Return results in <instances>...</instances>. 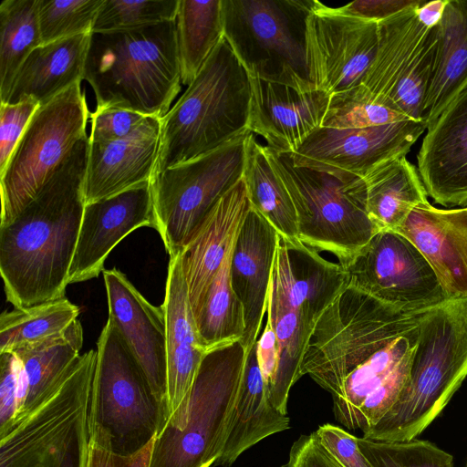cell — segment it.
Returning a JSON list of instances; mask_svg holds the SVG:
<instances>
[{"label":"cell","mask_w":467,"mask_h":467,"mask_svg":"<svg viewBox=\"0 0 467 467\" xmlns=\"http://www.w3.org/2000/svg\"><path fill=\"white\" fill-rule=\"evenodd\" d=\"M87 135L36 196L0 225V273L6 299L28 307L65 297L86 205Z\"/></svg>","instance_id":"cell-1"},{"label":"cell","mask_w":467,"mask_h":467,"mask_svg":"<svg viewBox=\"0 0 467 467\" xmlns=\"http://www.w3.org/2000/svg\"><path fill=\"white\" fill-rule=\"evenodd\" d=\"M84 79L93 89L97 108L161 119L182 88L176 20L92 32Z\"/></svg>","instance_id":"cell-2"},{"label":"cell","mask_w":467,"mask_h":467,"mask_svg":"<svg viewBox=\"0 0 467 467\" xmlns=\"http://www.w3.org/2000/svg\"><path fill=\"white\" fill-rule=\"evenodd\" d=\"M467 376V297L422 317L406 382L392 407L363 437L403 441L419 436L443 410Z\"/></svg>","instance_id":"cell-3"},{"label":"cell","mask_w":467,"mask_h":467,"mask_svg":"<svg viewBox=\"0 0 467 467\" xmlns=\"http://www.w3.org/2000/svg\"><path fill=\"white\" fill-rule=\"evenodd\" d=\"M251 96L250 76L223 36L195 78L161 119V144L153 177L247 131Z\"/></svg>","instance_id":"cell-4"},{"label":"cell","mask_w":467,"mask_h":467,"mask_svg":"<svg viewBox=\"0 0 467 467\" xmlns=\"http://www.w3.org/2000/svg\"><path fill=\"white\" fill-rule=\"evenodd\" d=\"M247 351L241 341L208 351L192 386L154 439L150 467H212L225 445Z\"/></svg>","instance_id":"cell-5"},{"label":"cell","mask_w":467,"mask_h":467,"mask_svg":"<svg viewBox=\"0 0 467 467\" xmlns=\"http://www.w3.org/2000/svg\"><path fill=\"white\" fill-rule=\"evenodd\" d=\"M428 310L401 309L348 285L317 322L302 376L336 395L347 376L374 353L400 337L415 335Z\"/></svg>","instance_id":"cell-6"},{"label":"cell","mask_w":467,"mask_h":467,"mask_svg":"<svg viewBox=\"0 0 467 467\" xmlns=\"http://www.w3.org/2000/svg\"><path fill=\"white\" fill-rule=\"evenodd\" d=\"M97 347L88 410V441L111 452L131 455L156 438L168 412L110 318Z\"/></svg>","instance_id":"cell-7"},{"label":"cell","mask_w":467,"mask_h":467,"mask_svg":"<svg viewBox=\"0 0 467 467\" xmlns=\"http://www.w3.org/2000/svg\"><path fill=\"white\" fill-rule=\"evenodd\" d=\"M267 158L293 201L299 240L348 265L378 229L369 219L364 179L294 165L289 153L265 145Z\"/></svg>","instance_id":"cell-8"},{"label":"cell","mask_w":467,"mask_h":467,"mask_svg":"<svg viewBox=\"0 0 467 467\" xmlns=\"http://www.w3.org/2000/svg\"><path fill=\"white\" fill-rule=\"evenodd\" d=\"M314 0H222L223 36L250 77L316 89L306 58V19Z\"/></svg>","instance_id":"cell-9"},{"label":"cell","mask_w":467,"mask_h":467,"mask_svg":"<svg viewBox=\"0 0 467 467\" xmlns=\"http://www.w3.org/2000/svg\"><path fill=\"white\" fill-rule=\"evenodd\" d=\"M97 354H81L59 388L0 436V467H86Z\"/></svg>","instance_id":"cell-10"},{"label":"cell","mask_w":467,"mask_h":467,"mask_svg":"<svg viewBox=\"0 0 467 467\" xmlns=\"http://www.w3.org/2000/svg\"><path fill=\"white\" fill-rule=\"evenodd\" d=\"M90 117L81 81L41 104L0 175V225L13 220L87 136Z\"/></svg>","instance_id":"cell-11"},{"label":"cell","mask_w":467,"mask_h":467,"mask_svg":"<svg viewBox=\"0 0 467 467\" xmlns=\"http://www.w3.org/2000/svg\"><path fill=\"white\" fill-rule=\"evenodd\" d=\"M249 132L152 178L156 230L170 257L184 250L215 203L242 180Z\"/></svg>","instance_id":"cell-12"},{"label":"cell","mask_w":467,"mask_h":467,"mask_svg":"<svg viewBox=\"0 0 467 467\" xmlns=\"http://www.w3.org/2000/svg\"><path fill=\"white\" fill-rule=\"evenodd\" d=\"M342 267L348 285L401 309L427 310L449 299L425 256L394 230L376 233Z\"/></svg>","instance_id":"cell-13"},{"label":"cell","mask_w":467,"mask_h":467,"mask_svg":"<svg viewBox=\"0 0 467 467\" xmlns=\"http://www.w3.org/2000/svg\"><path fill=\"white\" fill-rule=\"evenodd\" d=\"M377 48V22L315 2L306 19V58L316 89L331 95L361 85Z\"/></svg>","instance_id":"cell-14"},{"label":"cell","mask_w":467,"mask_h":467,"mask_svg":"<svg viewBox=\"0 0 467 467\" xmlns=\"http://www.w3.org/2000/svg\"><path fill=\"white\" fill-rule=\"evenodd\" d=\"M425 130L426 121L413 119L365 129L321 127L289 155L298 167L364 179L383 163L406 156Z\"/></svg>","instance_id":"cell-15"},{"label":"cell","mask_w":467,"mask_h":467,"mask_svg":"<svg viewBox=\"0 0 467 467\" xmlns=\"http://www.w3.org/2000/svg\"><path fill=\"white\" fill-rule=\"evenodd\" d=\"M157 228L151 183L86 203L68 272V284L98 277L112 249L140 227Z\"/></svg>","instance_id":"cell-16"},{"label":"cell","mask_w":467,"mask_h":467,"mask_svg":"<svg viewBox=\"0 0 467 467\" xmlns=\"http://www.w3.org/2000/svg\"><path fill=\"white\" fill-rule=\"evenodd\" d=\"M102 274L109 318L114 322L154 395L168 412L164 309L162 306L151 305L119 270L108 269Z\"/></svg>","instance_id":"cell-17"},{"label":"cell","mask_w":467,"mask_h":467,"mask_svg":"<svg viewBox=\"0 0 467 467\" xmlns=\"http://www.w3.org/2000/svg\"><path fill=\"white\" fill-rule=\"evenodd\" d=\"M418 171L436 203L467 206V85L427 127Z\"/></svg>","instance_id":"cell-18"},{"label":"cell","mask_w":467,"mask_h":467,"mask_svg":"<svg viewBox=\"0 0 467 467\" xmlns=\"http://www.w3.org/2000/svg\"><path fill=\"white\" fill-rule=\"evenodd\" d=\"M348 282L339 263L325 259L301 241L286 242L278 235L269 290L310 326L315 327Z\"/></svg>","instance_id":"cell-19"},{"label":"cell","mask_w":467,"mask_h":467,"mask_svg":"<svg viewBox=\"0 0 467 467\" xmlns=\"http://www.w3.org/2000/svg\"><path fill=\"white\" fill-rule=\"evenodd\" d=\"M251 105L248 130L259 135L271 150L293 153L322 127L330 94L306 92L250 77Z\"/></svg>","instance_id":"cell-20"},{"label":"cell","mask_w":467,"mask_h":467,"mask_svg":"<svg viewBox=\"0 0 467 467\" xmlns=\"http://www.w3.org/2000/svg\"><path fill=\"white\" fill-rule=\"evenodd\" d=\"M161 144V118L149 116L128 136L90 142L84 184L85 202L151 182Z\"/></svg>","instance_id":"cell-21"},{"label":"cell","mask_w":467,"mask_h":467,"mask_svg":"<svg viewBox=\"0 0 467 467\" xmlns=\"http://www.w3.org/2000/svg\"><path fill=\"white\" fill-rule=\"evenodd\" d=\"M421 252L449 299L467 297V206L417 205L396 230Z\"/></svg>","instance_id":"cell-22"},{"label":"cell","mask_w":467,"mask_h":467,"mask_svg":"<svg viewBox=\"0 0 467 467\" xmlns=\"http://www.w3.org/2000/svg\"><path fill=\"white\" fill-rule=\"evenodd\" d=\"M278 234L251 205L234 244L231 282L244 311L241 339L249 352L255 345L266 313L267 294Z\"/></svg>","instance_id":"cell-23"},{"label":"cell","mask_w":467,"mask_h":467,"mask_svg":"<svg viewBox=\"0 0 467 467\" xmlns=\"http://www.w3.org/2000/svg\"><path fill=\"white\" fill-rule=\"evenodd\" d=\"M249 209L250 202L242 178L215 203L181 253L194 318Z\"/></svg>","instance_id":"cell-24"},{"label":"cell","mask_w":467,"mask_h":467,"mask_svg":"<svg viewBox=\"0 0 467 467\" xmlns=\"http://www.w3.org/2000/svg\"><path fill=\"white\" fill-rule=\"evenodd\" d=\"M162 307L166 320L167 402L170 418L190 391L206 354L190 304L181 254L170 257Z\"/></svg>","instance_id":"cell-25"},{"label":"cell","mask_w":467,"mask_h":467,"mask_svg":"<svg viewBox=\"0 0 467 467\" xmlns=\"http://www.w3.org/2000/svg\"><path fill=\"white\" fill-rule=\"evenodd\" d=\"M92 32L40 45L16 73L5 103L33 99L40 105L84 79Z\"/></svg>","instance_id":"cell-26"},{"label":"cell","mask_w":467,"mask_h":467,"mask_svg":"<svg viewBox=\"0 0 467 467\" xmlns=\"http://www.w3.org/2000/svg\"><path fill=\"white\" fill-rule=\"evenodd\" d=\"M289 428L287 414L280 412L269 400L254 345L247 353L225 445L213 466H231L260 441Z\"/></svg>","instance_id":"cell-27"},{"label":"cell","mask_w":467,"mask_h":467,"mask_svg":"<svg viewBox=\"0 0 467 467\" xmlns=\"http://www.w3.org/2000/svg\"><path fill=\"white\" fill-rule=\"evenodd\" d=\"M420 5L378 23L376 56L362 84L379 103L389 108L396 88L410 72L431 28L418 17L417 8Z\"/></svg>","instance_id":"cell-28"},{"label":"cell","mask_w":467,"mask_h":467,"mask_svg":"<svg viewBox=\"0 0 467 467\" xmlns=\"http://www.w3.org/2000/svg\"><path fill=\"white\" fill-rule=\"evenodd\" d=\"M82 345L83 328L80 321L76 319L63 332L13 351L22 366L26 397L11 427L28 416L59 388L77 364Z\"/></svg>","instance_id":"cell-29"},{"label":"cell","mask_w":467,"mask_h":467,"mask_svg":"<svg viewBox=\"0 0 467 467\" xmlns=\"http://www.w3.org/2000/svg\"><path fill=\"white\" fill-rule=\"evenodd\" d=\"M438 34L434 69L423 108L427 127L467 85V0H447Z\"/></svg>","instance_id":"cell-30"},{"label":"cell","mask_w":467,"mask_h":467,"mask_svg":"<svg viewBox=\"0 0 467 467\" xmlns=\"http://www.w3.org/2000/svg\"><path fill=\"white\" fill-rule=\"evenodd\" d=\"M367 213L380 230H396L419 204L428 202L416 167L406 156L383 163L368 174Z\"/></svg>","instance_id":"cell-31"},{"label":"cell","mask_w":467,"mask_h":467,"mask_svg":"<svg viewBox=\"0 0 467 467\" xmlns=\"http://www.w3.org/2000/svg\"><path fill=\"white\" fill-rule=\"evenodd\" d=\"M250 205L286 242L300 241L296 212L285 184L273 169L256 136L249 132L243 172Z\"/></svg>","instance_id":"cell-32"},{"label":"cell","mask_w":467,"mask_h":467,"mask_svg":"<svg viewBox=\"0 0 467 467\" xmlns=\"http://www.w3.org/2000/svg\"><path fill=\"white\" fill-rule=\"evenodd\" d=\"M176 36L182 85H190L223 37L222 0H180Z\"/></svg>","instance_id":"cell-33"},{"label":"cell","mask_w":467,"mask_h":467,"mask_svg":"<svg viewBox=\"0 0 467 467\" xmlns=\"http://www.w3.org/2000/svg\"><path fill=\"white\" fill-rule=\"evenodd\" d=\"M236 238L229 247L195 317L198 335L206 353L241 341L244 337L243 306L231 282V264Z\"/></svg>","instance_id":"cell-34"},{"label":"cell","mask_w":467,"mask_h":467,"mask_svg":"<svg viewBox=\"0 0 467 467\" xmlns=\"http://www.w3.org/2000/svg\"><path fill=\"white\" fill-rule=\"evenodd\" d=\"M418 332L400 337L353 369L333 398L336 420L353 431L358 410L365 400L408 358L416 345Z\"/></svg>","instance_id":"cell-35"},{"label":"cell","mask_w":467,"mask_h":467,"mask_svg":"<svg viewBox=\"0 0 467 467\" xmlns=\"http://www.w3.org/2000/svg\"><path fill=\"white\" fill-rule=\"evenodd\" d=\"M37 0H4L0 4V102L28 56L41 45Z\"/></svg>","instance_id":"cell-36"},{"label":"cell","mask_w":467,"mask_h":467,"mask_svg":"<svg viewBox=\"0 0 467 467\" xmlns=\"http://www.w3.org/2000/svg\"><path fill=\"white\" fill-rule=\"evenodd\" d=\"M80 309L63 297L28 307H15L0 316V353L55 336L67 329Z\"/></svg>","instance_id":"cell-37"},{"label":"cell","mask_w":467,"mask_h":467,"mask_svg":"<svg viewBox=\"0 0 467 467\" xmlns=\"http://www.w3.org/2000/svg\"><path fill=\"white\" fill-rule=\"evenodd\" d=\"M411 119L382 103L363 84L330 95L322 127L365 129ZM414 120V119H413Z\"/></svg>","instance_id":"cell-38"},{"label":"cell","mask_w":467,"mask_h":467,"mask_svg":"<svg viewBox=\"0 0 467 467\" xmlns=\"http://www.w3.org/2000/svg\"><path fill=\"white\" fill-rule=\"evenodd\" d=\"M104 0H37L41 45L92 32Z\"/></svg>","instance_id":"cell-39"},{"label":"cell","mask_w":467,"mask_h":467,"mask_svg":"<svg viewBox=\"0 0 467 467\" xmlns=\"http://www.w3.org/2000/svg\"><path fill=\"white\" fill-rule=\"evenodd\" d=\"M372 467H453V457L428 441H383L358 438Z\"/></svg>","instance_id":"cell-40"},{"label":"cell","mask_w":467,"mask_h":467,"mask_svg":"<svg viewBox=\"0 0 467 467\" xmlns=\"http://www.w3.org/2000/svg\"><path fill=\"white\" fill-rule=\"evenodd\" d=\"M180 0H104L92 32L132 29L176 20Z\"/></svg>","instance_id":"cell-41"},{"label":"cell","mask_w":467,"mask_h":467,"mask_svg":"<svg viewBox=\"0 0 467 467\" xmlns=\"http://www.w3.org/2000/svg\"><path fill=\"white\" fill-rule=\"evenodd\" d=\"M438 37L437 25L431 28L420 55L390 99L392 109L414 120H424V101L432 78Z\"/></svg>","instance_id":"cell-42"},{"label":"cell","mask_w":467,"mask_h":467,"mask_svg":"<svg viewBox=\"0 0 467 467\" xmlns=\"http://www.w3.org/2000/svg\"><path fill=\"white\" fill-rule=\"evenodd\" d=\"M26 397L20 360L14 352L0 353V435L14 423Z\"/></svg>","instance_id":"cell-43"},{"label":"cell","mask_w":467,"mask_h":467,"mask_svg":"<svg viewBox=\"0 0 467 467\" xmlns=\"http://www.w3.org/2000/svg\"><path fill=\"white\" fill-rule=\"evenodd\" d=\"M40 104L33 99L0 102V175H2Z\"/></svg>","instance_id":"cell-44"},{"label":"cell","mask_w":467,"mask_h":467,"mask_svg":"<svg viewBox=\"0 0 467 467\" xmlns=\"http://www.w3.org/2000/svg\"><path fill=\"white\" fill-rule=\"evenodd\" d=\"M149 117L114 107L97 108L90 113V142L102 143L122 139L136 130Z\"/></svg>","instance_id":"cell-45"},{"label":"cell","mask_w":467,"mask_h":467,"mask_svg":"<svg viewBox=\"0 0 467 467\" xmlns=\"http://www.w3.org/2000/svg\"><path fill=\"white\" fill-rule=\"evenodd\" d=\"M315 433L342 467H372L358 447V437L330 423L319 426Z\"/></svg>","instance_id":"cell-46"},{"label":"cell","mask_w":467,"mask_h":467,"mask_svg":"<svg viewBox=\"0 0 467 467\" xmlns=\"http://www.w3.org/2000/svg\"><path fill=\"white\" fill-rule=\"evenodd\" d=\"M424 0H358L336 9L347 16L373 22H381Z\"/></svg>","instance_id":"cell-47"},{"label":"cell","mask_w":467,"mask_h":467,"mask_svg":"<svg viewBox=\"0 0 467 467\" xmlns=\"http://www.w3.org/2000/svg\"><path fill=\"white\" fill-rule=\"evenodd\" d=\"M281 467H342L321 444L316 433L301 435L292 445Z\"/></svg>","instance_id":"cell-48"},{"label":"cell","mask_w":467,"mask_h":467,"mask_svg":"<svg viewBox=\"0 0 467 467\" xmlns=\"http://www.w3.org/2000/svg\"><path fill=\"white\" fill-rule=\"evenodd\" d=\"M154 439L131 455L111 452L88 441L86 467H150Z\"/></svg>","instance_id":"cell-49"},{"label":"cell","mask_w":467,"mask_h":467,"mask_svg":"<svg viewBox=\"0 0 467 467\" xmlns=\"http://www.w3.org/2000/svg\"><path fill=\"white\" fill-rule=\"evenodd\" d=\"M255 348L258 365L268 394L278 368L277 339L272 322L268 317H266L265 328L255 343Z\"/></svg>","instance_id":"cell-50"},{"label":"cell","mask_w":467,"mask_h":467,"mask_svg":"<svg viewBox=\"0 0 467 467\" xmlns=\"http://www.w3.org/2000/svg\"><path fill=\"white\" fill-rule=\"evenodd\" d=\"M447 0H435L424 2L417 8V15L420 21L427 27H433L440 22Z\"/></svg>","instance_id":"cell-51"}]
</instances>
